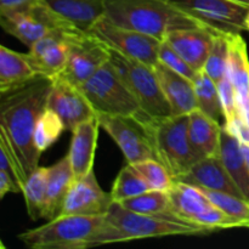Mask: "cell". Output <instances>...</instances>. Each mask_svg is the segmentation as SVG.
Masks as SVG:
<instances>
[{"label": "cell", "mask_w": 249, "mask_h": 249, "mask_svg": "<svg viewBox=\"0 0 249 249\" xmlns=\"http://www.w3.org/2000/svg\"><path fill=\"white\" fill-rule=\"evenodd\" d=\"M231 1H235V2H238V4L247 5V6H249V0H231Z\"/></svg>", "instance_id": "41"}, {"label": "cell", "mask_w": 249, "mask_h": 249, "mask_svg": "<svg viewBox=\"0 0 249 249\" xmlns=\"http://www.w3.org/2000/svg\"><path fill=\"white\" fill-rule=\"evenodd\" d=\"M53 83L51 78L38 77L0 95V135L14 150L26 179L39 167L41 152L34 142V130L48 106Z\"/></svg>", "instance_id": "1"}, {"label": "cell", "mask_w": 249, "mask_h": 249, "mask_svg": "<svg viewBox=\"0 0 249 249\" xmlns=\"http://www.w3.org/2000/svg\"><path fill=\"white\" fill-rule=\"evenodd\" d=\"M158 61L163 63L164 66L169 67L170 70L175 71V72L180 73V74L185 75L189 79H194L196 75L197 71L192 68L172 46L168 45L165 41H162L160 46V51H158Z\"/></svg>", "instance_id": "36"}, {"label": "cell", "mask_w": 249, "mask_h": 249, "mask_svg": "<svg viewBox=\"0 0 249 249\" xmlns=\"http://www.w3.org/2000/svg\"><path fill=\"white\" fill-rule=\"evenodd\" d=\"M57 14L88 31L104 15L106 0H43Z\"/></svg>", "instance_id": "26"}, {"label": "cell", "mask_w": 249, "mask_h": 249, "mask_svg": "<svg viewBox=\"0 0 249 249\" xmlns=\"http://www.w3.org/2000/svg\"><path fill=\"white\" fill-rule=\"evenodd\" d=\"M131 165L140 174V177L145 180L150 190L169 191L174 185L175 179L173 178V175L170 174L167 167L156 158L140 160V162Z\"/></svg>", "instance_id": "33"}, {"label": "cell", "mask_w": 249, "mask_h": 249, "mask_svg": "<svg viewBox=\"0 0 249 249\" xmlns=\"http://www.w3.org/2000/svg\"><path fill=\"white\" fill-rule=\"evenodd\" d=\"M160 88L172 108L173 116L189 114L197 109L194 82L158 61L153 67Z\"/></svg>", "instance_id": "19"}, {"label": "cell", "mask_w": 249, "mask_h": 249, "mask_svg": "<svg viewBox=\"0 0 249 249\" xmlns=\"http://www.w3.org/2000/svg\"><path fill=\"white\" fill-rule=\"evenodd\" d=\"M229 57H230V34H216L203 71L212 79L218 83L228 75Z\"/></svg>", "instance_id": "32"}, {"label": "cell", "mask_w": 249, "mask_h": 249, "mask_svg": "<svg viewBox=\"0 0 249 249\" xmlns=\"http://www.w3.org/2000/svg\"><path fill=\"white\" fill-rule=\"evenodd\" d=\"M248 203H249V201H248Z\"/></svg>", "instance_id": "43"}, {"label": "cell", "mask_w": 249, "mask_h": 249, "mask_svg": "<svg viewBox=\"0 0 249 249\" xmlns=\"http://www.w3.org/2000/svg\"><path fill=\"white\" fill-rule=\"evenodd\" d=\"M109 50V61L140 105L142 112L155 119L172 116L170 105L165 99L153 67L124 56L118 51Z\"/></svg>", "instance_id": "5"}, {"label": "cell", "mask_w": 249, "mask_h": 249, "mask_svg": "<svg viewBox=\"0 0 249 249\" xmlns=\"http://www.w3.org/2000/svg\"><path fill=\"white\" fill-rule=\"evenodd\" d=\"M192 82L196 94L197 109L213 118L214 121L221 123V119L224 121V113L218 83L212 79L203 70L196 73Z\"/></svg>", "instance_id": "28"}, {"label": "cell", "mask_w": 249, "mask_h": 249, "mask_svg": "<svg viewBox=\"0 0 249 249\" xmlns=\"http://www.w3.org/2000/svg\"><path fill=\"white\" fill-rule=\"evenodd\" d=\"M153 138L157 160L175 180L201 160L190 142L189 114L153 119Z\"/></svg>", "instance_id": "6"}, {"label": "cell", "mask_w": 249, "mask_h": 249, "mask_svg": "<svg viewBox=\"0 0 249 249\" xmlns=\"http://www.w3.org/2000/svg\"><path fill=\"white\" fill-rule=\"evenodd\" d=\"M218 156L245 198L249 201V167L243 153L242 143L224 126L221 129Z\"/></svg>", "instance_id": "24"}, {"label": "cell", "mask_w": 249, "mask_h": 249, "mask_svg": "<svg viewBox=\"0 0 249 249\" xmlns=\"http://www.w3.org/2000/svg\"><path fill=\"white\" fill-rule=\"evenodd\" d=\"M36 1L39 0H0V12L27 6V5L34 4Z\"/></svg>", "instance_id": "39"}, {"label": "cell", "mask_w": 249, "mask_h": 249, "mask_svg": "<svg viewBox=\"0 0 249 249\" xmlns=\"http://www.w3.org/2000/svg\"><path fill=\"white\" fill-rule=\"evenodd\" d=\"M105 215H58L36 229L19 233L18 240L32 249H87L96 247Z\"/></svg>", "instance_id": "4"}, {"label": "cell", "mask_w": 249, "mask_h": 249, "mask_svg": "<svg viewBox=\"0 0 249 249\" xmlns=\"http://www.w3.org/2000/svg\"><path fill=\"white\" fill-rule=\"evenodd\" d=\"M23 191L21 185L12 177H10L5 170L0 169V199L7 194H19Z\"/></svg>", "instance_id": "38"}, {"label": "cell", "mask_w": 249, "mask_h": 249, "mask_svg": "<svg viewBox=\"0 0 249 249\" xmlns=\"http://www.w3.org/2000/svg\"><path fill=\"white\" fill-rule=\"evenodd\" d=\"M101 128L113 139L125 157L126 163L156 158L153 119L145 112L124 116L97 114Z\"/></svg>", "instance_id": "7"}, {"label": "cell", "mask_w": 249, "mask_h": 249, "mask_svg": "<svg viewBox=\"0 0 249 249\" xmlns=\"http://www.w3.org/2000/svg\"><path fill=\"white\" fill-rule=\"evenodd\" d=\"M170 213L179 216L187 223H194V219L202 212L207 211L213 204L199 187L175 180L172 189L168 191Z\"/></svg>", "instance_id": "25"}, {"label": "cell", "mask_w": 249, "mask_h": 249, "mask_svg": "<svg viewBox=\"0 0 249 249\" xmlns=\"http://www.w3.org/2000/svg\"><path fill=\"white\" fill-rule=\"evenodd\" d=\"M38 77L40 75L32 67L27 53L0 46V95L23 87Z\"/></svg>", "instance_id": "23"}, {"label": "cell", "mask_w": 249, "mask_h": 249, "mask_svg": "<svg viewBox=\"0 0 249 249\" xmlns=\"http://www.w3.org/2000/svg\"><path fill=\"white\" fill-rule=\"evenodd\" d=\"M88 32L104 41L109 49L133 60L140 61L150 67H155L158 62V51L162 40L150 34L113 23L105 15L97 18Z\"/></svg>", "instance_id": "10"}, {"label": "cell", "mask_w": 249, "mask_h": 249, "mask_svg": "<svg viewBox=\"0 0 249 249\" xmlns=\"http://www.w3.org/2000/svg\"><path fill=\"white\" fill-rule=\"evenodd\" d=\"M242 150H243V153H245L246 160H247L248 167H249V145H246V143H242Z\"/></svg>", "instance_id": "40"}, {"label": "cell", "mask_w": 249, "mask_h": 249, "mask_svg": "<svg viewBox=\"0 0 249 249\" xmlns=\"http://www.w3.org/2000/svg\"><path fill=\"white\" fill-rule=\"evenodd\" d=\"M74 180V173L71 165L68 153L58 160L55 164L49 167L45 216H44L45 220H53L60 215L66 197Z\"/></svg>", "instance_id": "21"}, {"label": "cell", "mask_w": 249, "mask_h": 249, "mask_svg": "<svg viewBox=\"0 0 249 249\" xmlns=\"http://www.w3.org/2000/svg\"><path fill=\"white\" fill-rule=\"evenodd\" d=\"M178 181L194 185L199 189L223 191L245 198L241 190L230 177L219 156L202 158L185 175L177 179Z\"/></svg>", "instance_id": "18"}, {"label": "cell", "mask_w": 249, "mask_h": 249, "mask_svg": "<svg viewBox=\"0 0 249 249\" xmlns=\"http://www.w3.org/2000/svg\"><path fill=\"white\" fill-rule=\"evenodd\" d=\"M223 124L214 121L199 109L189 113V138L199 160L218 156Z\"/></svg>", "instance_id": "22"}, {"label": "cell", "mask_w": 249, "mask_h": 249, "mask_svg": "<svg viewBox=\"0 0 249 249\" xmlns=\"http://www.w3.org/2000/svg\"><path fill=\"white\" fill-rule=\"evenodd\" d=\"M228 77L235 88L240 116L249 126V57L241 33L230 34Z\"/></svg>", "instance_id": "20"}, {"label": "cell", "mask_w": 249, "mask_h": 249, "mask_svg": "<svg viewBox=\"0 0 249 249\" xmlns=\"http://www.w3.org/2000/svg\"><path fill=\"white\" fill-rule=\"evenodd\" d=\"M0 24L6 33L28 48L51 32L77 26L57 14L43 0L23 7L1 11Z\"/></svg>", "instance_id": "9"}, {"label": "cell", "mask_w": 249, "mask_h": 249, "mask_svg": "<svg viewBox=\"0 0 249 249\" xmlns=\"http://www.w3.org/2000/svg\"><path fill=\"white\" fill-rule=\"evenodd\" d=\"M104 15L113 23L150 34L162 41L175 29L207 28L177 9L170 0H106Z\"/></svg>", "instance_id": "2"}, {"label": "cell", "mask_w": 249, "mask_h": 249, "mask_svg": "<svg viewBox=\"0 0 249 249\" xmlns=\"http://www.w3.org/2000/svg\"><path fill=\"white\" fill-rule=\"evenodd\" d=\"M204 192L211 203L220 211L225 212L229 215L237 218L247 224L249 229V203L246 198L238 197L236 195L223 191H213V190L201 189Z\"/></svg>", "instance_id": "34"}, {"label": "cell", "mask_w": 249, "mask_h": 249, "mask_svg": "<svg viewBox=\"0 0 249 249\" xmlns=\"http://www.w3.org/2000/svg\"><path fill=\"white\" fill-rule=\"evenodd\" d=\"M49 167H38L23 185L24 202L28 216L33 221L44 219L46 204V184H48Z\"/></svg>", "instance_id": "27"}, {"label": "cell", "mask_w": 249, "mask_h": 249, "mask_svg": "<svg viewBox=\"0 0 249 249\" xmlns=\"http://www.w3.org/2000/svg\"><path fill=\"white\" fill-rule=\"evenodd\" d=\"M79 88L96 114L124 116L142 112L111 61L102 66Z\"/></svg>", "instance_id": "8"}, {"label": "cell", "mask_w": 249, "mask_h": 249, "mask_svg": "<svg viewBox=\"0 0 249 249\" xmlns=\"http://www.w3.org/2000/svg\"><path fill=\"white\" fill-rule=\"evenodd\" d=\"M109 57L111 50L104 41L88 31H82L73 40L65 70L56 78H62L80 87L102 66L109 62Z\"/></svg>", "instance_id": "13"}, {"label": "cell", "mask_w": 249, "mask_h": 249, "mask_svg": "<svg viewBox=\"0 0 249 249\" xmlns=\"http://www.w3.org/2000/svg\"><path fill=\"white\" fill-rule=\"evenodd\" d=\"M194 223L197 224V225L208 229L212 232L226 230V229L247 228V224H246L245 221L229 215L225 212L220 211V209L216 208V207L214 206L209 207L207 211L198 214V215L194 219Z\"/></svg>", "instance_id": "35"}, {"label": "cell", "mask_w": 249, "mask_h": 249, "mask_svg": "<svg viewBox=\"0 0 249 249\" xmlns=\"http://www.w3.org/2000/svg\"><path fill=\"white\" fill-rule=\"evenodd\" d=\"M65 130L66 126L62 119L46 107L39 117L34 130V142L36 148L43 153L60 139Z\"/></svg>", "instance_id": "31"}, {"label": "cell", "mask_w": 249, "mask_h": 249, "mask_svg": "<svg viewBox=\"0 0 249 249\" xmlns=\"http://www.w3.org/2000/svg\"><path fill=\"white\" fill-rule=\"evenodd\" d=\"M106 219L113 231V242H129L167 236H203L211 230L197 224L187 223L173 213L147 215L131 212L119 202H112Z\"/></svg>", "instance_id": "3"}, {"label": "cell", "mask_w": 249, "mask_h": 249, "mask_svg": "<svg viewBox=\"0 0 249 249\" xmlns=\"http://www.w3.org/2000/svg\"><path fill=\"white\" fill-rule=\"evenodd\" d=\"M246 27H247V31L249 32V12H248L247 19H246Z\"/></svg>", "instance_id": "42"}, {"label": "cell", "mask_w": 249, "mask_h": 249, "mask_svg": "<svg viewBox=\"0 0 249 249\" xmlns=\"http://www.w3.org/2000/svg\"><path fill=\"white\" fill-rule=\"evenodd\" d=\"M82 31L85 29L77 26L58 29L36 41L29 48L27 57L36 74L51 79L58 77L67 65L73 40Z\"/></svg>", "instance_id": "12"}, {"label": "cell", "mask_w": 249, "mask_h": 249, "mask_svg": "<svg viewBox=\"0 0 249 249\" xmlns=\"http://www.w3.org/2000/svg\"><path fill=\"white\" fill-rule=\"evenodd\" d=\"M53 80L46 107L58 114L65 124L66 130L72 133L79 124L96 116L89 100L79 87L62 78H55Z\"/></svg>", "instance_id": "14"}, {"label": "cell", "mask_w": 249, "mask_h": 249, "mask_svg": "<svg viewBox=\"0 0 249 249\" xmlns=\"http://www.w3.org/2000/svg\"><path fill=\"white\" fill-rule=\"evenodd\" d=\"M170 2L216 33L237 34L247 31V5L231 0H170Z\"/></svg>", "instance_id": "11"}, {"label": "cell", "mask_w": 249, "mask_h": 249, "mask_svg": "<svg viewBox=\"0 0 249 249\" xmlns=\"http://www.w3.org/2000/svg\"><path fill=\"white\" fill-rule=\"evenodd\" d=\"M218 89L219 94H220L221 106H223V113H224V124L231 123L233 119L237 117L238 114V104H237V96H236L235 88H233L232 83L229 79V77H224L223 79L218 82Z\"/></svg>", "instance_id": "37"}, {"label": "cell", "mask_w": 249, "mask_h": 249, "mask_svg": "<svg viewBox=\"0 0 249 249\" xmlns=\"http://www.w3.org/2000/svg\"><path fill=\"white\" fill-rule=\"evenodd\" d=\"M150 187L146 184L145 180L140 177L134 167L126 163L125 167L121 169L113 182L111 190V197L113 202H123L125 199L135 197L138 195L148 191Z\"/></svg>", "instance_id": "29"}, {"label": "cell", "mask_w": 249, "mask_h": 249, "mask_svg": "<svg viewBox=\"0 0 249 249\" xmlns=\"http://www.w3.org/2000/svg\"><path fill=\"white\" fill-rule=\"evenodd\" d=\"M111 194L101 189L94 170L74 180L60 215H105L112 204Z\"/></svg>", "instance_id": "15"}, {"label": "cell", "mask_w": 249, "mask_h": 249, "mask_svg": "<svg viewBox=\"0 0 249 249\" xmlns=\"http://www.w3.org/2000/svg\"><path fill=\"white\" fill-rule=\"evenodd\" d=\"M99 128H101V125L96 114L92 118L85 121L84 123L79 124L72 131L68 156L75 180L82 179L91 170H94Z\"/></svg>", "instance_id": "17"}, {"label": "cell", "mask_w": 249, "mask_h": 249, "mask_svg": "<svg viewBox=\"0 0 249 249\" xmlns=\"http://www.w3.org/2000/svg\"><path fill=\"white\" fill-rule=\"evenodd\" d=\"M121 204L129 211L147 214V215H162V214L170 213L168 191L148 190L143 194L121 202Z\"/></svg>", "instance_id": "30"}, {"label": "cell", "mask_w": 249, "mask_h": 249, "mask_svg": "<svg viewBox=\"0 0 249 249\" xmlns=\"http://www.w3.org/2000/svg\"><path fill=\"white\" fill-rule=\"evenodd\" d=\"M216 32L204 27L175 29L165 36L164 40L172 46L192 68L198 72L204 68Z\"/></svg>", "instance_id": "16"}]
</instances>
